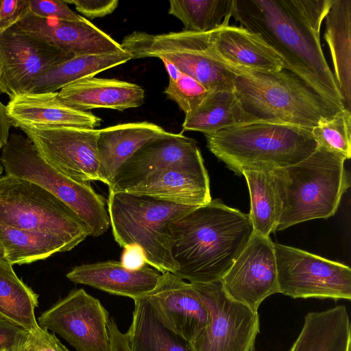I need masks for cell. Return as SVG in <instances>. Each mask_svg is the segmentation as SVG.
<instances>
[{
    "instance_id": "39",
    "label": "cell",
    "mask_w": 351,
    "mask_h": 351,
    "mask_svg": "<svg viewBox=\"0 0 351 351\" xmlns=\"http://www.w3.org/2000/svg\"><path fill=\"white\" fill-rule=\"evenodd\" d=\"M31 333V340L37 351H70L57 337L48 330L39 326Z\"/></svg>"
},
{
    "instance_id": "20",
    "label": "cell",
    "mask_w": 351,
    "mask_h": 351,
    "mask_svg": "<svg viewBox=\"0 0 351 351\" xmlns=\"http://www.w3.org/2000/svg\"><path fill=\"white\" fill-rule=\"evenodd\" d=\"M12 126L24 128H77L93 130L102 120L90 112L82 111L64 104L58 92L25 93L6 105Z\"/></svg>"
},
{
    "instance_id": "32",
    "label": "cell",
    "mask_w": 351,
    "mask_h": 351,
    "mask_svg": "<svg viewBox=\"0 0 351 351\" xmlns=\"http://www.w3.org/2000/svg\"><path fill=\"white\" fill-rule=\"evenodd\" d=\"M38 295L15 274L8 261H0V319L25 330L39 328L35 316Z\"/></svg>"
},
{
    "instance_id": "47",
    "label": "cell",
    "mask_w": 351,
    "mask_h": 351,
    "mask_svg": "<svg viewBox=\"0 0 351 351\" xmlns=\"http://www.w3.org/2000/svg\"><path fill=\"white\" fill-rule=\"evenodd\" d=\"M3 168L2 165H1V164L0 163V178L2 177L1 174L3 173Z\"/></svg>"
},
{
    "instance_id": "10",
    "label": "cell",
    "mask_w": 351,
    "mask_h": 351,
    "mask_svg": "<svg viewBox=\"0 0 351 351\" xmlns=\"http://www.w3.org/2000/svg\"><path fill=\"white\" fill-rule=\"evenodd\" d=\"M278 293L293 298L351 299V269L306 251L274 243Z\"/></svg>"
},
{
    "instance_id": "24",
    "label": "cell",
    "mask_w": 351,
    "mask_h": 351,
    "mask_svg": "<svg viewBox=\"0 0 351 351\" xmlns=\"http://www.w3.org/2000/svg\"><path fill=\"white\" fill-rule=\"evenodd\" d=\"M58 97L66 105L82 111L100 108L123 111L141 106L145 91L134 83L92 77L63 87Z\"/></svg>"
},
{
    "instance_id": "6",
    "label": "cell",
    "mask_w": 351,
    "mask_h": 351,
    "mask_svg": "<svg viewBox=\"0 0 351 351\" xmlns=\"http://www.w3.org/2000/svg\"><path fill=\"white\" fill-rule=\"evenodd\" d=\"M346 160L317 146L302 161L281 168L284 200L276 230L315 219L333 216L350 186Z\"/></svg>"
},
{
    "instance_id": "44",
    "label": "cell",
    "mask_w": 351,
    "mask_h": 351,
    "mask_svg": "<svg viewBox=\"0 0 351 351\" xmlns=\"http://www.w3.org/2000/svg\"><path fill=\"white\" fill-rule=\"evenodd\" d=\"M10 351H37L32 344L30 332L24 330Z\"/></svg>"
},
{
    "instance_id": "14",
    "label": "cell",
    "mask_w": 351,
    "mask_h": 351,
    "mask_svg": "<svg viewBox=\"0 0 351 351\" xmlns=\"http://www.w3.org/2000/svg\"><path fill=\"white\" fill-rule=\"evenodd\" d=\"M75 56L14 26L0 34V93L10 99L27 93L33 81Z\"/></svg>"
},
{
    "instance_id": "37",
    "label": "cell",
    "mask_w": 351,
    "mask_h": 351,
    "mask_svg": "<svg viewBox=\"0 0 351 351\" xmlns=\"http://www.w3.org/2000/svg\"><path fill=\"white\" fill-rule=\"evenodd\" d=\"M29 12L28 0H0V34Z\"/></svg>"
},
{
    "instance_id": "15",
    "label": "cell",
    "mask_w": 351,
    "mask_h": 351,
    "mask_svg": "<svg viewBox=\"0 0 351 351\" xmlns=\"http://www.w3.org/2000/svg\"><path fill=\"white\" fill-rule=\"evenodd\" d=\"M220 282L226 294L254 311L278 293L274 242L253 232L247 245Z\"/></svg>"
},
{
    "instance_id": "2",
    "label": "cell",
    "mask_w": 351,
    "mask_h": 351,
    "mask_svg": "<svg viewBox=\"0 0 351 351\" xmlns=\"http://www.w3.org/2000/svg\"><path fill=\"white\" fill-rule=\"evenodd\" d=\"M170 231L173 274L193 283L220 281L254 232L249 214L218 199L173 220Z\"/></svg>"
},
{
    "instance_id": "1",
    "label": "cell",
    "mask_w": 351,
    "mask_h": 351,
    "mask_svg": "<svg viewBox=\"0 0 351 351\" xmlns=\"http://www.w3.org/2000/svg\"><path fill=\"white\" fill-rule=\"evenodd\" d=\"M335 0H234L232 17L281 57L285 69L324 99L344 109L325 58L320 29Z\"/></svg>"
},
{
    "instance_id": "42",
    "label": "cell",
    "mask_w": 351,
    "mask_h": 351,
    "mask_svg": "<svg viewBox=\"0 0 351 351\" xmlns=\"http://www.w3.org/2000/svg\"><path fill=\"white\" fill-rule=\"evenodd\" d=\"M108 329L110 337V351H130L125 334L119 330L113 319L109 320Z\"/></svg>"
},
{
    "instance_id": "9",
    "label": "cell",
    "mask_w": 351,
    "mask_h": 351,
    "mask_svg": "<svg viewBox=\"0 0 351 351\" xmlns=\"http://www.w3.org/2000/svg\"><path fill=\"white\" fill-rule=\"evenodd\" d=\"M0 224L58 234L77 244L89 236L86 225L63 202L30 180L8 175L0 178Z\"/></svg>"
},
{
    "instance_id": "18",
    "label": "cell",
    "mask_w": 351,
    "mask_h": 351,
    "mask_svg": "<svg viewBox=\"0 0 351 351\" xmlns=\"http://www.w3.org/2000/svg\"><path fill=\"white\" fill-rule=\"evenodd\" d=\"M14 26L75 56L124 51L121 44L86 18L82 21H69L41 18L28 12Z\"/></svg>"
},
{
    "instance_id": "21",
    "label": "cell",
    "mask_w": 351,
    "mask_h": 351,
    "mask_svg": "<svg viewBox=\"0 0 351 351\" xmlns=\"http://www.w3.org/2000/svg\"><path fill=\"white\" fill-rule=\"evenodd\" d=\"M162 274L147 264L139 269L130 270L121 262L108 261L75 267L66 276L75 283L134 300L152 291Z\"/></svg>"
},
{
    "instance_id": "30",
    "label": "cell",
    "mask_w": 351,
    "mask_h": 351,
    "mask_svg": "<svg viewBox=\"0 0 351 351\" xmlns=\"http://www.w3.org/2000/svg\"><path fill=\"white\" fill-rule=\"evenodd\" d=\"M125 51L101 55L75 56L40 74L27 93H53L81 79L92 77L131 60Z\"/></svg>"
},
{
    "instance_id": "16",
    "label": "cell",
    "mask_w": 351,
    "mask_h": 351,
    "mask_svg": "<svg viewBox=\"0 0 351 351\" xmlns=\"http://www.w3.org/2000/svg\"><path fill=\"white\" fill-rule=\"evenodd\" d=\"M143 296L164 326L191 343L209 324V311L195 284L172 273H162L155 288Z\"/></svg>"
},
{
    "instance_id": "31",
    "label": "cell",
    "mask_w": 351,
    "mask_h": 351,
    "mask_svg": "<svg viewBox=\"0 0 351 351\" xmlns=\"http://www.w3.org/2000/svg\"><path fill=\"white\" fill-rule=\"evenodd\" d=\"M0 240L6 260L12 265L45 259L56 252L69 251L78 245L58 234L19 230L1 224Z\"/></svg>"
},
{
    "instance_id": "45",
    "label": "cell",
    "mask_w": 351,
    "mask_h": 351,
    "mask_svg": "<svg viewBox=\"0 0 351 351\" xmlns=\"http://www.w3.org/2000/svg\"><path fill=\"white\" fill-rule=\"evenodd\" d=\"M161 60L163 62L165 69L168 73L169 80H176L182 72L173 64L168 60L165 59H161Z\"/></svg>"
},
{
    "instance_id": "28",
    "label": "cell",
    "mask_w": 351,
    "mask_h": 351,
    "mask_svg": "<svg viewBox=\"0 0 351 351\" xmlns=\"http://www.w3.org/2000/svg\"><path fill=\"white\" fill-rule=\"evenodd\" d=\"M261 123L243 109L234 90L209 91L201 104L185 114L184 131L214 133L228 128Z\"/></svg>"
},
{
    "instance_id": "25",
    "label": "cell",
    "mask_w": 351,
    "mask_h": 351,
    "mask_svg": "<svg viewBox=\"0 0 351 351\" xmlns=\"http://www.w3.org/2000/svg\"><path fill=\"white\" fill-rule=\"evenodd\" d=\"M250 196L249 213L254 232L269 237L276 231L283 207L284 184L281 168L242 170Z\"/></svg>"
},
{
    "instance_id": "27",
    "label": "cell",
    "mask_w": 351,
    "mask_h": 351,
    "mask_svg": "<svg viewBox=\"0 0 351 351\" xmlns=\"http://www.w3.org/2000/svg\"><path fill=\"white\" fill-rule=\"evenodd\" d=\"M324 40L345 108L351 109V0H335L324 18Z\"/></svg>"
},
{
    "instance_id": "43",
    "label": "cell",
    "mask_w": 351,
    "mask_h": 351,
    "mask_svg": "<svg viewBox=\"0 0 351 351\" xmlns=\"http://www.w3.org/2000/svg\"><path fill=\"white\" fill-rule=\"evenodd\" d=\"M11 127L6 106L0 99V149H2L8 141Z\"/></svg>"
},
{
    "instance_id": "22",
    "label": "cell",
    "mask_w": 351,
    "mask_h": 351,
    "mask_svg": "<svg viewBox=\"0 0 351 351\" xmlns=\"http://www.w3.org/2000/svg\"><path fill=\"white\" fill-rule=\"evenodd\" d=\"M123 191L191 206H203L212 200L206 168H169Z\"/></svg>"
},
{
    "instance_id": "38",
    "label": "cell",
    "mask_w": 351,
    "mask_h": 351,
    "mask_svg": "<svg viewBox=\"0 0 351 351\" xmlns=\"http://www.w3.org/2000/svg\"><path fill=\"white\" fill-rule=\"evenodd\" d=\"M73 4L77 12L90 19L112 13L119 5L117 0H64Z\"/></svg>"
},
{
    "instance_id": "13",
    "label": "cell",
    "mask_w": 351,
    "mask_h": 351,
    "mask_svg": "<svg viewBox=\"0 0 351 351\" xmlns=\"http://www.w3.org/2000/svg\"><path fill=\"white\" fill-rule=\"evenodd\" d=\"M43 159L66 177L77 182L99 180V130L77 128H24Z\"/></svg>"
},
{
    "instance_id": "33",
    "label": "cell",
    "mask_w": 351,
    "mask_h": 351,
    "mask_svg": "<svg viewBox=\"0 0 351 351\" xmlns=\"http://www.w3.org/2000/svg\"><path fill=\"white\" fill-rule=\"evenodd\" d=\"M234 0H171L168 13L184 25V31L209 32L229 24Z\"/></svg>"
},
{
    "instance_id": "4",
    "label": "cell",
    "mask_w": 351,
    "mask_h": 351,
    "mask_svg": "<svg viewBox=\"0 0 351 351\" xmlns=\"http://www.w3.org/2000/svg\"><path fill=\"white\" fill-rule=\"evenodd\" d=\"M206 146L235 173L249 168H284L317 147L311 131L289 125L256 123L206 134Z\"/></svg>"
},
{
    "instance_id": "48",
    "label": "cell",
    "mask_w": 351,
    "mask_h": 351,
    "mask_svg": "<svg viewBox=\"0 0 351 351\" xmlns=\"http://www.w3.org/2000/svg\"><path fill=\"white\" fill-rule=\"evenodd\" d=\"M3 351H10V350H3Z\"/></svg>"
},
{
    "instance_id": "12",
    "label": "cell",
    "mask_w": 351,
    "mask_h": 351,
    "mask_svg": "<svg viewBox=\"0 0 351 351\" xmlns=\"http://www.w3.org/2000/svg\"><path fill=\"white\" fill-rule=\"evenodd\" d=\"M109 320L99 300L77 289L42 313L37 323L58 334L77 351H110Z\"/></svg>"
},
{
    "instance_id": "11",
    "label": "cell",
    "mask_w": 351,
    "mask_h": 351,
    "mask_svg": "<svg viewBox=\"0 0 351 351\" xmlns=\"http://www.w3.org/2000/svg\"><path fill=\"white\" fill-rule=\"evenodd\" d=\"M210 314L204 330L191 343L195 351H253L259 315L230 298L220 281L195 283Z\"/></svg>"
},
{
    "instance_id": "46",
    "label": "cell",
    "mask_w": 351,
    "mask_h": 351,
    "mask_svg": "<svg viewBox=\"0 0 351 351\" xmlns=\"http://www.w3.org/2000/svg\"><path fill=\"white\" fill-rule=\"evenodd\" d=\"M0 261H7L3 244L0 240Z\"/></svg>"
},
{
    "instance_id": "41",
    "label": "cell",
    "mask_w": 351,
    "mask_h": 351,
    "mask_svg": "<svg viewBox=\"0 0 351 351\" xmlns=\"http://www.w3.org/2000/svg\"><path fill=\"white\" fill-rule=\"evenodd\" d=\"M24 329L0 319V351L10 350Z\"/></svg>"
},
{
    "instance_id": "5",
    "label": "cell",
    "mask_w": 351,
    "mask_h": 351,
    "mask_svg": "<svg viewBox=\"0 0 351 351\" xmlns=\"http://www.w3.org/2000/svg\"><path fill=\"white\" fill-rule=\"evenodd\" d=\"M107 203L116 242L123 248L139 246L147 265L161 273L174 274L178 265L171 252L170 224L197 206L125 191H109Z\"/></svg>"
},
{
    "instance_id": "23",
    "label": "cell",
    "mask_w": 351,
    "mask_h": 351,
    "mask_svg": "<svg viewBox=\"0 0 351 351\" xmlns=\"http://www.w3.org/2000/svg\"><path fill=\"white\" fill-rule=\"evenodd\" d=\"M170 134L147 121L119 124L99 130L97 145L100 181L110 186L119 168L139 148Z\"/></svg>"
},
{
    "instance_id": "19",
    "label": "cell",
    "mask_w": 351,
    "mask_h": 351,
    "mask_svg": "<svg viewBox=\"0 0 351 351\" xmlns=\"http://www.w3.org/2000/svg\"><path fill=\"white\" fill-rule=\"evenodd\" d=\"M210 43L214 57L235 74L285 69L278 53L259 35L241 25L226 24L210 32Z\"/></svg>"
},
{
    "instance_id": "34",
    "label": "cell",
    "mask_w": 351,
    "mask_h": 351,
    "mask_svg": "<svg viewBox=\"0 0 351 351\" xmlns=\"http://www.w3.org/2000/svg\"><path fill=\"white\" fill-rule=\"evenodd\" d=\"M317 146L346 160L351 156V112L346 108L321 120L311 130Z\"/></svg>"
},
{
    "instance_id": "7",
    "label": "cell",
    "mask_w": 351,
    "mask_h": 351,
    "mask_svg": "<svg viewBox=\"0 0 351 351\" xmlns=\"http://www.w3.org/2000/svg\"><path fill=\"white\" fill-rule=\"evenodd\" d=\"M0 163L6 175L30 180L66 204L86 225L89 236L99 237L109 228L104 197L88 182L75 181L47 164L27 136L10 134L1 149Z\"/></svg>"
},
{
    "instance_id": "36",
    "label": "cell",
    "mask_w": 351,
    "mask_h": 351,
    "mask_svg": "<svg viewBox=\"0 0 351 351\" xmlns=\"http://www.w3.org/2000/svg\"><path fill=\"white\" fill-rule=\"evenodd\" d=\"M29 12L45 19L82 21L85 17L73 11L64 1L28 0Z\"/></svg>"
},
{
    "instance_id": "26",
    "label": "cell",
    "mask_w": 351,
    "mask_h": 351,
    "mask_svg": "<svg viewBox=\"0 0 351 351\" xmlns=\"http://www.w3.org/2000/svg\"><path fill=\"white\" fill-rule=\"evenodd\" d=\"M351 324L344 305L304 317L300 333L289 351H350Z\"/></svg>"
},
{
    "instance_id": "3",
    "label": "cell",
    "mask_w": 351,
    "mask_h": 351,
    "mask_svg": "<svg viewBox=\"0 0 351 351\" xmlns=\"http://www.w3.org/2000/svg\"><path fill=\"white\" fill-rule=\"evenodd\" d=\"M234 91L245 111L261 123L293 125L310 131L321 120L343 110L322 98L285 69L238 73Z\"/></svg>"
},
{
    "instance_id": "8",
    "label": "cell",
    "mask_w": 351,
    "mask_h": 351,
    "mask_svg": "<svg viewBox=\"0 0 351 351\" xmlns=\"http://www.w3.org/2000/svg\"><path fill=\"white\" fill-rule=\"evenodd\" d=\"M121 45L132 59L154 57L168 60L209 91L234 90L236 74L213 55L210 32L153 34L135 31L125 36Z\"/></svg>"
},
{
    "instance_id": "17",
    "label": "cell",
    "mask_w": 351,
    "mask_h": 351,
    "mask_svg": "<svg viewBox=\"0 0 351 351\" xmlns=\"http://www.w3.org/2000/svg\"><path fill=\"white\" fill-rule=\"evenodd\" d=\"M175 167L205 168L196 141L171 132L145 143L124 162L109 191H123L158 172Z\"/></svg>"
},
{
    "instance_id": "29",
    "label": "cell",
    "mask_w": 351,
    "mask_h": 351,
    "mask_svg": "<svg viewBox=\"0 0 351 351\" xmlns=\"http://www.w3.org/2000/svg\"><path fill=\"white\" fill-rule=\"evenodd\" d=\"M134 301L132 323L125 333L130 351H195L191 341L163 325L144 296Z\"/></svg>"
},
{
    "instance_id": "35",
    "label": "cell",
    "mask_w": 351,
    "mask_h": 351,
    "mask_svg": "<svg viewBox=\"0 0 351 351\" xmlns=\"http://www.w3.org/2000/svg\"><path fill=\"white\" fill-rule=\"evenodd\" d=\"M209 90L192 77L181 73L174 80H169L164 93L175 101L185 114L198 107Z\"/></svg>"
},
{
    "instance_id": "40",
    "label": "cell",
    "mask_w": 351,
    "mask_h": 351,
    "mask_svg": "<svg viewBox=\"0 0 351 351\" xmlns=\"http://www.w3.org/2000/svg\"><path fill=\"white\" fill-rule=\"evenodd\" d=\"M121 263L127 269L137 270L147 265L143 250L138 245H130L123 248Z\"/></svg>"
}]
</instances>
